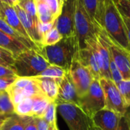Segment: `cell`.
<instances>
[{
	"instance_id": "cell-29",
	"label": "cell",
	"mask_w": 130,
	"mask_h": 130,
	"mask_svg": "<svg viewBox=\"0 0 130 130\" xmlns=\"http://www.w3.org/2000/svg\"><path fill=\"white\" fill-rule=\"evenodd\" d=\"M117 86L127 108H130V79L123 80L118 85H117Z\"/></svg>"
},
{
	"instance_id": "cell-8",
	"label": "cell",
	"mask_w": 130,
	"mask_h": 130,
	"mask_svg": "<svg viewBox=\"0 0 130 130\" xmlns=\"http://www.w3.org/2000/svg\"><path fill=\"white\" fill-rule=\"evenodd\" d=\"M99 82L104 94L105 108L121 117L125 116L129 108H127L117 85L112 80L107 78H101Z\"/></svg>"
},
{
	"instance_id": "cell-1",
	"label": "cell",
	"mask_w": 130,
	"mask_h": 130,
	"mask_svg": "<svg viewBox=\"0 0 130 130\" xmlns=\"http://www.w3.org/2000/svg\"><path fill=\"white\" fill-rule=\"evenodd\" d=\"M78 50V40L74 35L62 37L56 44L42 46L39 50L50 65L57 66L69 71Z\"/></svg>"
},
{
	"instance_id": "cell-43",
	"label": "cell",
	"mask_w": 130,
	"mask_h": 130,
	"mask_svg": "<svg viewBox=\"0 0 130 130\" xmlns=\"http://www.w3.org/2000/svg\"><path fill=\"white\" fill-rule=\"evenodd\" d=\"M59 1V3L61 7H62V5H63V2H64V0H58Z\"/></svg>"
},
{
	"instance_id": "cell-20",
	"label": "cell",
	"mask_w": 130,
	"mask_h": 130,
	"mask_svg": "<svg viewBox=\"0 0 130 130\" xmlns=\"http://www.w3.org/2000/svg\"><path fill=\"white\" fill-rule=\"evenodd\" d=\"M28 117H21L15 113L8 116L0 130H24Z\"/></svg>"
},
{
	"instance_id": "cell-19",
	"label": "cell",
	"mask_w": 130,
	"mask_h": 130,
	"mask_svg": "<svg viewBox=\"0 0 130 130\" xmlns=\"http://www.w3.org/2000/svg\"><path fill=\"white\" fill-rule=\"evenodd\" d=\"M0 47L9 51L16 57L24 50L29 49L20 40L0 30Z\"/></svg>"
},
{
	"instance_id": "cell-30",
	"label": "cell",
	"mask_w": 130,
	"mask_h": 130,
	"mask_svg": "<svg viewBox=\"0 0 130 130\" xmlns=\"http://www.w3.org/2000/svg\"><path fill=\"white\" fill-rule=\"evenodd\" d=\"M120 14L130 21V1L129 0H112Z\"/></svg>"
},
{
	"instance_id": "cell-44",
	"label": "cell",
	"mask_w": 130,
	"mask_h": 130,
	"mask_svg": "<svg viewBox=\"0 0 130 130\" xmlns=\"http://www.w3.org/2000/svg\"><path fill=\"white\" fill-rule=\"evenodd\" d=\"M91 130H101V129H98V128H97L96 126H93V127H92V129H91Z\"/></svg>"
},
{
	"instance_id": "cell-34",
	"label": "cell",
	"mask_w": 130,
	"mask_h": 130,
	"mask_svg": "<svg viewBox=\"0 0 130 130\" xmlns=\"http://www.w3.org/2000/svg\"><path fill=\"white\" fill-rule=\"evenodd\" d=\"M42 1L47 5V6L52 11L53 14L56 16V18H58V17L61 13V9H62V7L60 6L59 1L58 0H42Z\"/></svg>"
},
{
	"instance_id": "cell-13",
	"label": "cell",
	"mask_w": 130,
	"mask_h": 130,
	"mask_svg": "<svg viewBox=\"0 0 130 130\" xmlns=\"http://www.w3.org/2000/svg\"><path fill=\"white\" fill-rule=\"evenodd\" d=\"M0 18H2L5 22H6L18 34H20L21 36L26 38L29 42L34 44L33 41L30 40V37L28 36L27 31L24 28L18 18V15L13 6L3 2H0Z\"/></svg>"
},
{
	"instance_id": "cell-3",
	"label": "cell",
	"mask_w": 130,
	"mask_h": 130,
	"mask_svg": "<svg viewBox=\"0 0 130 130\" xmlns=\"http://www.w3.org/2000/svg\"><path fill=\"white\" fill-rule=\"evenodd\" d=\"M50 66L39 50L27 49L14 57L11 69L18 77L34 78Z\"/></svg>"
},
{
	"instance_id": "cell-36",
	"label": "cell",
	"mask_w": 130,
	"mask_h": 130,
	"mask_svg": "<svg viewBox=\"0 0 130 130\" xmlns=\"http://www.w3.org/2000/svg\"><path fill=\"white\" fill-rule=\"evenodd\" d=\"M24 130H37L34 117H27V123L25 125Z\"/></svg>"
},
{
	"instance_id": "cell-11",
	"label": "cell",
	"mask_w": 130,
	"mask_h": 130,
	"mask_svg": "<svg viewBox=\"0 0 130 130\" xmlns=\"http://www.w3.org/2000/svg\"><path fill=\"white\" fill-rule=\"evenodd\" d=\"M75 0H64L61 13L55 21V25L62 37L75 35Z\"/></svg>"
},
{
	"instance_id": "cell-14",
	"label": "cell",
	"mask_w": 130,
	"mask_h": 130,
	"mask_svg": "<svg viewBox=\"0 0 130 130\" xmlns=\"http://www.w3.org/2000/svg\"><path fill=\"white\" fill-rule=\"evenodd\" d=\"M121 116L117 113L104 108L92 117L94 126L101 130H117Z\"/></svg>"
},
{
	"instance_id": "cell-4",
	"label": "cell",
	"mask_w": 130,
	"mask_h": 130,
	"mask_svg": "<svg viewBox=\"0 0 130 130\" xmlns=\"http://www.w3.org/2000/svg\"><path fill=\"white\" fill-rule=\"evenodd\" d=\"M57 110L69 130H91L94 123L79 106L71 103H56Z\"/></svg>"
},
{
	"instance_id": "cell-27",
	"label": "cell",
	"mask_w": 130,
	"mask_h": 130,
	"mask_svg": "<svg viewBox=\"0 0 130 130\" xmlns=\"http://www.w3.org/2000/svg\"><path fill=\"white\" fill-rule=\"evenodd\" d=\"M62 38V36L57 30L54 23V25L53 26V27L43 35V40H42V46H51V45L56 44Z\"/></svg>"
},
{
	"instance_id": "cell-48",
	"label": "cell",
	"mask_w": 130,
	"mask_h": 130,
	"mask_svg": "<svg viewBox=\"0 0 130 130\" xmlns=\"http://www.w3.org/2000/svg\"><path fill=\"white\" fill-rule=\"evenodd\" d=\"M129 1H130V0H129Z\"/></svg>"
},
{
	"instance_id": "cell-24",
	"label": "cell",
	"mask_w": 130,
	"mask_h": 130,
	"mask_svg": "<svg viewBox=\"0 0 130 130\" xmlns=\"http://www.w3.org/2000/svg\"><path fill=\"white\" fill-rule=\"evenodd\" d=\"M0 113L5 115L14 113V105L7 91H0Z\"/></svg>"
},
{
	"instance_id": "cell-21",
	"label": "cell",
	"mask_w": 130,
	"mask_h": 130,
	"mask_svg": "<svg viewBox=\"0 0 130 130\" xmlns=\"http://www.w3.org/2000/svg\"><path fill=\"white\" fill-rule=\"evenodd\" d=\"M33 98V107H32V117L42 118L44 112L46 111L48 105L51 102L43 94L35 95Z\"/></svg>"
},
{
	"instance_id": "cell-9",
	"label": "cell",
	"mask_w": 130,
	"mask_h": 130,
	"mask_svg": "<svg viewBox=\"0 0 130 130\" xmlns=\"http://www.w3.org/2000/svg\"><path fill=\"white\" fill-rule=\"evenodd\" d=\"M98 32L107 42L109 47L110 56L117 67L120 70L123 79H130V59L127 53V50L114 43L103 29L98 30Z\"/></svg>"
},
{
	"instance_id": "cell-32",
	"label": "cell",
	"mask_w": 130,
	"mask_h": 130,
	"mask_svg": "<svg viewBox=\"0 0 130 130\" xmlns=\"http://www.w3.org/2000/svg\"><path fill=\"white\" fill-rule=\"evenodd\" d=\"M110 73L111 80L116 85H118L120 82H122L123 80L120 70L118 69V68L115 65L112 58H110Z\"/></svg>"
},
{
	"instance_id": "cell-12",
	"label": "cell",
	"mask_w": 130,
	"mask_h": 130,
	"mask_svg": "<svg viewBox=\"0 0 130 130\" xmlns=\"http://www.w3.org/2000/svg\"><path fill=\"white\" fill-rule=\"evenodd\" d=\"M59 93L56 103H71L78 106L79 97L69 72L59 82Z\"/></svg>"
},
{
	"instance_id": "cell-33",
	"label": "cell",
	"mask_w": 130,
	"mask_h": 130,
	"mask_svg": "<svg viewBox=\"0 0 130 130\" xmlns=\"http://www.w3.org/2000/svg\"><path fill=\"white\" fill-rule=\"evenodd\" d=\"M18 76L15 75H7L0 77V91H6L17 79Z\"/></svg>"
},
{
	"instance_id": "cell-23",
	"label": "cell",
	"mask_w": 130,
	"mask_h": 130,
	"mask_svg": "<svg viewBox=\"0 0 130 130\" xmlns=\"http://www.w3.org/2000/svg\"><path fill=\"white\" fill-rule=\"evenodd\" d=\"M18 4L24 8V10L26 11V13L30 18V19L32 20V21L34 23V27H36V29L40 33V30H39V27H40V21H39V19H38V17H37V8H36V5H35L34 0H25V1H23V2H19Z\"/></svg>"
},
{
	"instance_id": "cell-17",
	"label": "cell",
	"mask_w": 130,
	"mask_h": 130,
	"mask_svg": "<svg viewBox=\"0 0 130 130\" xmlns=\"http://www.w3.org/2000/svg\"><path fill=\"white\" fill-rule=\"evenodd\" d=\"M83 2L97 31L102 29L105 0H83Z\"/></svg>"
},
{
	"instance_id": "cell-47",
	"label": "cell",
	"mask_w": 130,
	"mask_h": 130,
	"mask_svg": "<svg viewBox=\"0 0 130 130\" xmlns=\"http://www.w3.org/2000/svg\"><path fill=\"white\" fill-rule=\"evenodd\" d=\"M17 2H18V3H19V2H23V1H25V0H16Z\"/></svg>"
},
{
	"instance_id": "cell-45",
	"label": "cell",
	"mask_w": 130,
	"mask_h": 130,
	"mask_svg": "<svg viewBox=\"0 0 130 130\" xmlns=\"http://www.w3.org/2000/svg\"><path fill=\"white\" fill-rule=\"evenodd\" d=\"M53 130H59V128H58L57 125H56V126H54V128L53 129Z\"/></svg>"
},
{
	"instance_id": "cell-31",
	"label": "cell",
	"mask_w": 130,
	"mask_h": 130,
	"mask_svg": "<svg viewBox=\"0 0 130 130\" xmlns=\"http://www.w3.org/2000/svg\"><path fill=\"white\" fill-rule=\"evenodd\" d=\"M14 57L11 53L0 47V65L11 68L13 66Z\"/></svg>"
},
{
	"instance_id": "cell-38",
	"label": "cell",
	"mask_w": 130,
	"mask_h": 130,
	"mask_svg": "<svg viewBox=\"0 0 130 130\" xmlns=\"http://www.w3.org/2000/svg\"><path fill=\"white\" fill-rule=\"evenodd\" d=\"M117 130H130L129 126L128 125V123H127V120H126L125 116L121 117L118 128Z\"/></svg>"
},
{
	"instance_id": "cell-18",
	"label": "cell",
	"mask_w": 130,
	"mask_h": 130,
	"mask_svg": "<svg viewBox=\"0 0 130 130\" xmlns=\"http://www.w3.org/2000/svg\"><path fill=\"white\" fill-rule=\"evenodd\" d=\"M38 85L40 92L46 96L50 101H55L59 93V81L54 78L45 77L34 78Z\"/></svg>"
},
{
	"instance_id": "cell-41",
	"label": "cell",
	"mask_w": 130,
	"mask_h": 130,
	"mask_svg": "<svg viewBox=\"0 0 130 130\" xmlns=\"http://www.w3.org/2000/svg\"><path fill=\"white\" fill-rule=\"evenodd\" d=\"M8 116H9V115H5V114H1V113H0V128H1V126H2L4 121H5V120H6V118L8 117Z\"/></svg>"
},
{
	"instance_id": "cell-22",
	"label": "cell",
	"mask_w": 130,
	"mask_h": 130,
	"mask_svg": "<svg viewBox=\"0 0 130 130\" xmlns=\"http://www.w3.org/2000/svg\"><path fill=\"white\" fill-rule=\"evenodd\" d=\"M0 30L3 31L4 33L14 37L15 39L20 40L21 43H23L27 47H28L29 49H37L39 50V48L35 46L34 44L31 43L30 42H29L26 38H24L23 36H21L20 34H18L16 30H14L11 27H10L6 22H5L2 18H0Z\"/></svg>"
},
{
	"instance_id": "cell-6",
	"label": "cell",
	"mask_w": 130,
	"mask_h": 130,
	"mask_svg": "<svg viewBox=\"0 0 130 130\" xmlns=\"http://www.w3.org/2000/svg\"><path fill=\"white\" fill-rule=\"evenodd\" d=\"M88 46L92 50L98 62L101 78L111 80L110 73V53L108 45L102 36L97 31L94 37L88 39L85 43V46Z\"/></svg>"
},
{
	"instance_id": "cell-35",
	"label": "cell",
	"mask_w": 130,
	"mask_h": 130,
	"mask_svg": "<svg viewBox=\"0 0 130 130\" xmlns=\"http://www.w3.org/2000/svg\"><path fill=\"white\" fill-rule=\"evenodd\" d=\"M37 130H53L54 126L50 125L45 120L40 117H34Z\"/></svg>"
},
{
	"instance_id": "cell-16",
	"label": "cell",
	"mask_w": 130,
	"mask_h": 130,
	"mask_svg": "<svg viewBox=\"0 0 130 130\" xmlns=\"http://www.w3.org/2000/svg\"><path fill=\"white\" fill-rule=\"evenodd\" d=\"M75 58L80 62L82 65H83L90 71L94 79L100 80L101 78L98 62L92 50L88 46H86L85 48L79 49L75 55Z\"/></svg>"
},
{
	"instance_id": "cell-5",
	"label": "cell",
	"mask_w": 130,
	"mask_h": 130,
	"mask_svg": "<svg viewBox=\"0 0 130 130\" xmlns=\"http://www.w3.org/2000/svg\"><path fill=\"white\" fill-rule=\"evenodd\" d=\"M75 30L79 49L85 47L86 41L94 37L97 30L85 7L83 0H75Z\"/></svg>"
},
{
	"instance_id": "cell-42",
	"label": "cell",
	"mask_w": 130,
	"mask_h": 130,
	"mask_svg": "<svg viewBox=\"0 0 130 130\" xmlns=\"http://www.w3.org/2000/svg\"><path fill=\"white\" fill-rule=\"evenodd\" d=\"M125 117L127 120V123H128V125H129L130 129V110H127L126 113L125 114Z\"/></svg>"
},
{
	"instance_id": "cell-39",
	"label": "cell",
	"mask_w": 130,
	"mask_h": 130,
	"mask_svg": "<svg viewBox=\"0 0 130 130\" xmlns=\"http://www.w3.org/2000/svg\"><path fill=\"white\" fill-rule=\"evenodd\" d=\"M123 17V16H122ZM123 21H124V24L126 26V35H127V39H128V42H129V51H130V21L128 19L123 18Z\"/></svg>"
},
{
	"instance_id": "cell-40",
	"label": "cell",
	"mask_w": 130,
	"mask_h": 130,
	"mask_svg": "<svg viewBox=\"0 0 130 130\" xmlns=\"http://www.w3.org/2000/svg\"><path fill=\"white\" fill-rule=\"evenodd\" d=\"M0 2H3V3L8 4V5H11V6H14L15 4L18 3V2L16 0H0Z\"/></svg>"
},
{
	"instance_id": "cell-15",
	"label": "cell",
	"mask_w": 130,
	"mask_h": 130,
	"mask_svg": "<svg viewBox=\"0 0 130 130\" xmlns=\"http://www.w3.org/2000/svg\"><path fill=\"white\" fill-rule=\"evenodd\" d=\"M13 7L15 9L20 21L24 28L27 31L28 36L30 37V40L40 50L42 47V37L40 34L38 32V30L36 29V27H34L32 20L26 13V11L24 10V8L18 3L15 4Z\"/></svg>"
},
{
	"instance_id": "cell-46",
	"label": "cell",
	"mask_w": 130,
	"mask_h": 130,
	"mask_svg": "<svg viewBox=\"0 0 130 130\" xmlns=\"http://www.w3.org/2000/svg\"><path fill=\"white\" fill-rule=\"evenodd\" d=\"M127 53H128V56H129V59H130V51L127 50Z\"/></svg>"
},
{
	"instance_id": "cell-7",
	"label": "cell",
	"mask_w": 130,
	"mask_h": 130,
	"mask_svg": "<svg viewBox=\"0 0 130 130\" xmlns=\"http://www.w3.org/2000/svg\"><path fill=\"white\" fill-rule=\"evenodd\" d=\"M78 106L91 118L105 108L104 94L99 80L94 79L88 92L79 98Z\"/></svg>"
},
{
	"instance_id": "cell-37",
	"label": "cell",
	"mask_w": 130,
	"mask_h": 130,
	"mask_svg": "<svg viewBox=\"0 0 130 130\" xmlns=\"http://www.w3.org/2000/svg\"><path fill=\"white\" fill-rule=\"evenodd\" d=\"M15 75V73L14 72V71L11 68L4 66L2 65H0V77L7 76V75Z\"/></svg>"
},
{
	"instance_id": "cell-25",
	"label": "cell",
	"mask_w": 130,
	"mask_h": 130,
	"mask_svg": "<svg viewBox=\"0 0 130 130\" xmlns=\"http://www.w3.org/2000/svg\"><path fill=\"white\" fill-rule=\"evenodd\" d=\"M67 72H68L67 70H66L62 67L50 65L37 77H41V78L45 77V78H50L56 80H60L66 75Z\"/></svg>"
},
{
	"instance_id": "cell-26",
	"label": "cell",
	"mask_w": 130,
	"mask_h": 130,
	"mask_svg": "<svg viewBox=\"0 0 130 130\" xmlns=\"http://www.w3.org/2000/svg\"><path fill=\"white\" fill-rule=\"evenodd\" d=\"M33 98H26L14 106V113L21 117H32Z\"/></svg>"
},
{
	"instance_id": "cell-28",
	"label": "cell",
	"mask_w": 130,
	"mask_h": 130,
	"mask_svg": "<svg viewBox=\"0 0 130 130\" xmlns=\"http://www.w3.org/2000/svg\"><path fill=\"white\" fill-rule=\"evenodd\" d=\"M56 110H57V104H56L55 101H51L42 117L43 120H45L50 125L53 126H55L56 125H57Z\"/></svg>"
},
{
	"instance_id": "cell-2",
	"label": "cell",
	"mask_w": 130,
	"mask_h": 130,
	"mask_svg": "<svg viewBox=\"0 0 130 130\" xmlns=\"http://www.w3.org/2000/svg\"><path fill=\"white\" fill-rule=\"evenodd\" d=\"M102 29L114 43L129 51L123 18L112 0H105Z\"/></svg>"
},
{
	"instance_id": "cell-10",
	"label": "cell",
	"mask_w": 130,
	"mask_h": 130,
	"mask_svg": "<svg viewBox=\"0 0 130 130\" xmlns=\"http://www.w3.org/2000/svg\"><path fill=\"white\" fill-rule=\"evenodd\" d=\"M68 72L75 85L78 97L82 98L88 92L94 78L90 71L82 65L75 56Z\"/></svg>"
}]
</instances>
